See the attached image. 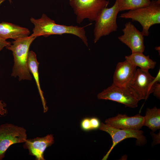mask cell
<instances>
[{
    "mask_svg": "<svg viewBox=\"0 0 160 160\" xmlns=\"http://www.w3.org/2000/svg\"><path fill=\"white\" fill-rule=\"evenodd\" d=\"M154 95L158 99L160 97V82L157 83L155 85L153 92Z\"/></svg>",
    "mask_w": 160,
    "mask_h": 160,
    "instance_id": "22",
    "label": "cell"
},
{
    "mask_svg": "<svg viewBox=\"0 0 160 160\" xmlns=\"http://www.w3.org/2000/svg\"><path fill=\"white\" fill-rule=\"evenodd\" d=\"M109 3L107 0H69L79 24L85 19L91 22L95 21L100 11Z\"/></svg>",
    "mask_w": 160,
    "mask_h": 160,
    "instance_id": "5",
    "label": "cell"
},
{
    "mask_svg": "<svg viewBox=\"0 0 160 160\" xmlns=\"http://www.w3.org/2000/svg\"><path fill=\"white\" fill-rule=\"evenodd\" d=\"M30 33L28 29L18 25L4 22L0 23V37L4 39L11 38L16 40L28 36Z\"/></svg>",
    "mask_w": 160,
    "mask_h": 160,
    "instance_id": "14",
    "label": "cell"
},
{
    "mask_svg": "<svg viewBox=\"0 0 160 160\" xmlns=\"http://www.w3.org/2000/svg\"><path fill=\"white\" fill-rule=\"evenodd\" d=\"M36 37L31 35L17 39L12 41V44L6 47L12 52L14 64L12 76L18 77L19 80H31L33 77L28 65L27 60L30 46Z\"/></svg>",
    "mask_w": 160,
    "mask_h": 160,
    "instance_id": "2",
    "label": "cell"
},
{
    "mask_svg": "<svg viewBox=\"0 0 160 160\" xmlns=\"http://www.w3.org/2000/svg\"><path fill=\"white\" fill-rule=\"evenodd\" d=\"M145 126L153 131L160 129V109L155 107L147 109L144 116L143 126Z\"/></svg>",
    "mask_w": 160,
    "mask_h": 160,
    "instance_id": "17",
    "label": "cell"
},
{
    "mask_svg": "<svg viewBox=\"0 0 160 160\" xmlns=\"http://www.w3.org/2000/svg\"><path fill=\"white\" fill-rule=\"evenodd\" d=\"M99 129L108 133L111 136L113 142L111 148L104 156L102 160H106L115 146L123 140L129 138H134L137 140L138 145H141L146 142V140L143 132L140 130L124 129L116 128L105 123L100 124Z\"/></svg>",
    "mask_w": 160,
    "mask_h": 160,
    "instance_id": "8",
    "label": "cell"
},
{
    "mask_svg": "<svg viewBox=\"0 0 160 160\" xmlns=\"http://www.w3.org/2000/svg\"><path fill=\"white\" fill-rule=\"evenodd\" d=\"M125 60L145 71H148L150 69L154 68L156 64V62L151 59L149 55L145 56L142 52L132 53L130 55L125 56Z\"/></svg>",
    "mask_w": 160,
    "mask_h": 160,
    "instance_id": "16",
    "label": "cell"
},
{
    "mask_svg": "<svg viewBox=\"0 0 160 160\" xmlns=\"http://www.w3.org/2000/svg\"><path fill=\"white\" fill-rule=\"evenodd\" d=\"M3 0H0V4H1V3H2Z\"/></svg>",
    "mask_w": 160,
    "mask_h": 160,
    "instance_id": "26",
    "label": "cell"
},
{
    "mask_svg": "<svg viewBox=\"0 0 160 160\" xmlns=\"http://www.w3.org/2000/svg\"><path fill=\"white\" fill-rule=\"evenodd\" d=\"M5 0H3L2 1V2H3ZM9 1V2L11 3V2H12V1H11V0H8Z\"/></svg>",
    "mask_w": 160,
    "mask_h": 160,
    "instance_id": "25",
    "label": "cell"
},
{
    "mask_svg": "<svg viewBox=\"0 0 160 160\" xmlns=\"http://www.w3.org/2000/svg\"><path fill=\"white\" fill-rule=\"evenodd\" d=\"M122 31L123 34L118 37L119 40L128 47L131 49L132 53H143L145 47L144 36L141 32L130 21L125 24Z\"/></svg>",
    "mask_w": 160,
    "mask_h": 160,
    "instance_id": "9",
    "label": "cell"
},
{
    "mask_svg": "<svg viewBox=\"0 0 160 160\" xmlns=\"http://www.w3.org/2000/svg\"><path fill=\"white\" fill-rule=\"evenodd\" d=\"M26 129L23 127L6 123L0 125V160L5 157L7 150L12 145L24 143L27 139Z\"/></svg>",
    "mask_w": 160,
    "mask_h": 160,
    "instance_id": "6",
    "label": "cell"
},
{
    "mask_svg": "<svg viewBox=\"0 0 160 160\" xmlns=\"http://www.w3.org/2000/svg\"><path fill=\"white\" fill-rule=\"evenodd\" d=\"M30 20L34 25L33 33L31 35L32 36L36 38L42 36L47 37L52 35L71 34L79 38L87 46H88L84 27L57 24L44 13L40 18L31 17Z\"/></svg>",
    "mask_w": 160,
    "mask_h": 160,
    "instance_id": "1",
    "label": "cell"
},
{
    "mask_svg": "<svg viewBox=\"0 0 160 160\" xmlns=\"http://www.w3.org/2000/svg\"><path fill=\"white\" fill-rule=\"evenodd\" d=\"M158 1L160 2V0H157Z\"/></svg>",
    "mask_w": 160,
    "mask_h": 160,
    "instance_id": "27",
    "label": "cell"
},
{
    "mask_svg": "<svg viewBox=\"0 0 160 160\" xmlns=\"http://www.w3.org/2000/svg\"><path fill=\"white\" fill-rule=\"evenodd\" d=\"M81 127L82 130L85 131L92 130L90 118H87L83 119L81 123Z\"/></svg>",
    "mask_w": 160,
    "mask_h": 160,
    "instance_id": "19",
    "label": "cell"
},
{
    "mask_svg": "<svg viewBox=\"0 0 160 160\" xmlns=\"http://www.w3.org/2000/svg\"><path fill=\"white\" fill-rule=\"evenodd\" d=\"M119 17L138 22L142 26V33L144 36H148L150 28L160 23V2L152 0L148 6L129 10L121 14Z\"/></svg>",
    "mask_w": 160,
    "mask_h": 160,
    "instance_id": "3",
    "label": "cell"
},
{
    "mask_svg": "<svg viewBox=\"0 0 160 160\" xmlns=\"http://www.w3.org/2000/svg\"><path fill=\"white\" fill-rule=\"evenodd\" d=\"M154 78L148 71L137 69L129 87L136 93L139 100H146L151 93L150 85Z\"/></svg>",
    "mask_w": 160,
    "mask_h": 160,
    "instance_id": "10",
    "label": "cell"
},
{
    "mask_svg": "<svg viewBox=\"0 0 160 160\" xmlns=\"http://www.w3.org/2000/svg\"><path fill=\"white\" fill-rule=\"evenodd\" d=\"M6 107V104L2 100H0V116H4L7 114V111Z\"/></svg>",
    "mask_w": 160,
    "mask_h": 160,
    "instance_id": "21",
    "label": "cell"
},
{
    "mask_svg": "<svg viewBox=\"0 0 160 160\" xmlns=\"http://www.w3.org/2000/svg\"><path fill=\"white\" fill-rule=\"evenodd\" d=\"M97 97L116 101L131 108L137 107L139 101L137 94L129 87H121L113 84L98 94Z\"/></svg>",
    "mask_w": 160,
    "mask_h": 160,
    "instance_id": "7",
    "label": "cell"
},
{
    "mask_svg": "<svg viewBox=\"0 0 160 160\" xmlns=\"http://www.w3.org/2000/svg\"><path fill=\"white\" fill-rule=\"evenodd\" d=\"M90 120L92 129H96L99 128L100 124L98 119L93 117L90 118Z\"/></svg>",
    "mask_w": 160,
    "mask_h": 160,
    "instance_id": "20",
    "label": "cell"
},
{
    "mask_svg": "<svg viewBox=\"0 0 160 160\" xmlns=\"http://www.w3.org/2000/svg\"><path fill=\"white\" fill-rule=\"evenodd\" d=\"M144 116L140 114L129 116L119 114L107 119L105 123L115 128L124 129L140 130L143 126Z\"/></svg>",
    "mask_w": 160,
    "mask_h": 160,
    "instance_id": "11",
    "label": "cell"
},
{
    "mask_svg": "<svg viewBox=\"0 0 160 160\" xmlns=\"http://www.w3.org/2000/svg\"><path fill=\"white\" fill-rule=\"evenodd\" d=\"M11 44V43L9 41H7L6 40L0 37V51L4 47H6Z\"/></svg>",
    "mask_w": 160,
    "mask_h": 160,
    "instance_id": "23",
    "label": "cell"
},
{
    "mask_svg": "<svg viewBox=\"0 0 160 160\" xmlns=\"http://www.w3.org/2000/svg\"><path fill=\"white\" fill-rule=\"evenodd\" d=\"M154 135H153V137L154 138H155V139H154V140L156 144L159 143H160V142H159L157 139L159 141H160V132L158 133L157 135H156L154 134H153Z\"/></svg>",
    "mask_w": 160,
    "mask_h": 160,
    "instance_id": "24",
    "label": "cell"
},
{
    "mask_svg": "<svg viewBox=\"0 0 160 160\" xmlns=\"http://www.w3.org/2000/svg\"><path fill=\"white\" fill-rule=\"evenodd\" d=\"M136 68L126 60L118 63L113 76V84L121 87H129L135 75Z\"/></svg>",
    "mask_w": 160,
    "mask_h": 160,
    "instance_id": "13",
    "label": "cell"
},
{
    "mask_svg": "<svg viewBox=\"0 0 160 160\" xmlns=\"http://www.w3.org/2000/svg\"><path fill=\"white\" fill-rule=\"evenodd\" d=\"M119 12L118 0H116L112 7H105L100 11L95 21L94 30L95 43L101 37L117 30L118 26L116 19Z\"/></svg>",
    "mask_w": 160,
    "mask_h": 160,
    "instance_id": "4",
    "label": "cell"
},
{
    "mask_svg": "<svg viewBox=\"0 0 160 160\" xmlns=\"http://www.w3.org/2000/svg\"><path fill=\"white\" fill-rule=\"evenodd\" d=\"M150 0H118L119 12L134 10L148 5Z\"/></svg>",
    "mask_w": 160,
    "mask_h": 160,
    "instance_id": "18",
    "label": "cell"
},
{
    "mask_svg": "<svg viewBox=\"0 0 160 160\" xmlns=\"http://www.w3.org/2000/svg\"><path fill=\"white\" fill-rule=\"evenodd\" d=\"M27 64L29 70L33 75L35 81L41 100L44 112H46L48 110V108L46 105V101L43 95V92L41 88L39 82L38 72V68L39 63L37 60L36 54L32 51L29 52Z\"/></svg>",
    "mask_w": 160,
    "mask_h": 160,
    "instance_id": "15",
    "label": "cell"
},
{
    "mask_svg": "<svg viewBox=\"0 0 160 160\" xmlns=\"http://www.w3.org/2000/svg\"><path fill=\"white\" fill-rule=\"evenodd\" d=\"M54 143L52 134L43 137L27 139L23 145L24 148L28 150L29 154L34 156L36 160H45L44 153L46 148Z\"/></svg>",
    "mask_w": 160,
    "mask_h": 160,
    "instance_id": "12",
    "label": "cell"
}]
</instances>
